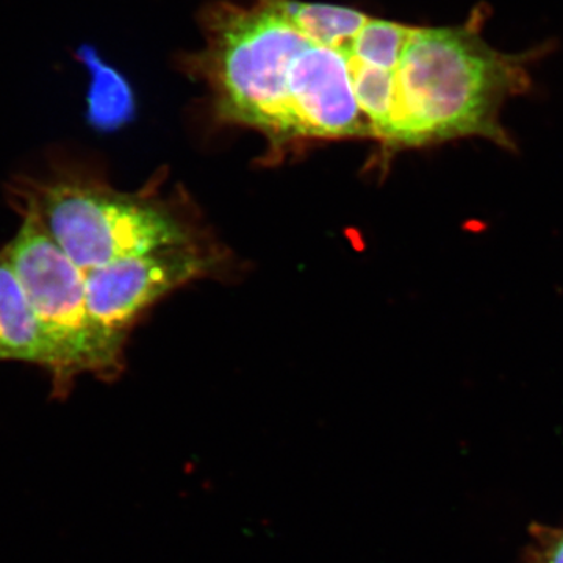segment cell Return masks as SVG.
<instances>
[{
  "mask_svg": "<svg viewBox=\"0 0 563 563\" xmlns=\"http://www.w3.org/2000/svg\"><path fill=\"white\" fill-rule=\"evenodd\" d=\"M41 366L52 376L55 354L27 295L9 263L0 257V362Z\"/></svg>",
  "mask_w": 563,
  "mask_h": 563,
  "instance_id": "6",
  "label": "cell"
},
{
  "mask_svg": "<svg viewBox=\"0 0 563 563\" xmlns=\"http://www.w3.org/2000/svg\"><path fill=\"white\" fill-rule=\"evenodd\" d=\"M9 192L14 209L31 214L81 272L191 244L187 228L161 203L63 168L43 179L16 177Z\"/></svg>",
  "mask_w": 563,
  "mask_h": 563,
  "instance_id": "3",
  "label": "cell"
},
{
  "mask_svg": "<svg viewBox=\"0 0 563 563\" xmlns=\"http://www.w3.org/2000/svg\"><path fill=\"white\" fill-rule=\"evenodd\" d=\"M22 218L20 232L0 252V257L20 279L54 350L52 398L66 399L80 374L113 376L121 366L122 346L91 320L85 272L31 214H22Z\"/></svg>",
  "mask_w": 563,
  "mask_h": 563,
  "instance_id": "4",
  "label": "cell"
},
{
  "mask_svg": "<svg viewBox=\"0 0 563 563\" xmlns=\"http://www.w3.org/2000/svg\"><path fill=\"white\" fill-rule=\"evenodd\" d=\"M523 563H563V526L532 523Z\"/></svg>",
  "mask_w": 563,
  "mask_h": 563,
  "instance_id": "8",
  "label": "cell"
},
{
  "mask_svg": "<svg viewBox=\"0 0 563 563\" xmlns=\"http://www.w3.org/2000/svg\"><path fill=\"white\" fill-rule=\"evenodd\" d=\"M201 32L185 68L209 85L224 120L279 140L372 136L358 80L373 63L402 60L373 16L331 3L217 0Z\"/></svg>",
  "mask_w": 563,
  "mask_h": 563,
  "instance_id": "1",
  "label": "cell"
},
{
  "mask_svg": "<svg viewBox=\"0 0 563 563\" xmlns=\"http://www.w3.org/2000/svg\"><path fill=\"white\" fill-rule=\"evenodd\" d=\"M488 7H474L461 24L415 25L404 54L387 144L420 147L484 139L512 150L504 106L531 90V66L551 43L507 54L484 38Z\"/></svg>",
  "mask_w": 563,
  "mask_h": 563,
  "instance_id": "2",
  "label": "cell"
},
{
  "mask_svg": "<svg viewBox=\"0 0 563 563\" xmlns=\"http://www.w3.org/2000/svg\"><path fill=\"white\" fill-rule=\"evenodd\" d=\"M77 60L90 74L87 120L99 132H113L135 117V96L128 79L109 65L90 44L76 52Z\"/></svg>",
  "mask_w": 563,
  "mask_h": 563,
  "instance_id": "7",
  "label": "cell"
},
{
  "mask_svg": "<svg viewBox=\"0 0 563 563\" xmlns=\"http://www.w3.org/2000/svg\"><path fill=\"white\" fill-rule=\"evenodd\" d=\"M210 261L192 244L120 258L85 272L88 312L114 343L125 335L144 310L166 292L201 276Z\"/></svg>",
  "mask_w": 563,
  "mask_h": 563,
  "instance_id": "5",
  "label": "cell"
}]
</instances>
